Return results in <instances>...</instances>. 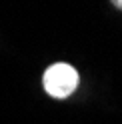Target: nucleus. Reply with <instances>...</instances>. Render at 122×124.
Listing matches in <instances>:
<instances>
[{"label":"nucleus","mask_w":122,"mask_h":124,"mask_svg":"<svg viewBox=\"0 0 122 124\" xmlns=\"http://www.w3.org/2000/svg\"><path fill=\"white\" fill-rule=\"evenodd\" d=\"M78 86V72L70 64L58 62L44 72V88L52 98H66Z\"/></svg>","instance_id":"obj_1"},{"label":"nucleus","mask_w":122,"mask_h":124,"mask_svg":"<svg viewBox=\"0 0 122 124\" xmlns=\"http://www.w3.org/2000/svg\"><path fill=\"white\" fill-rule=\"evenodd\" d=\"M112 4L116 6V8H120V10H122V0H112Z\"/></svg>","instance_id":"obj_2"}]
</instances>
